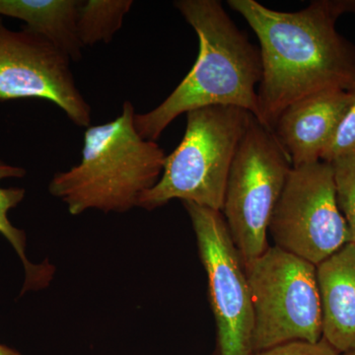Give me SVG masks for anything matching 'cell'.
<instances>
[{
    "label": "cell",
    "instance_id": "obj_12",
    "mask_svg": "<svg viewBox=\"0 0 355 355\" xmlns=\"http://www.w3.org/2000/svg\"><path fill=\"white\" fill-rule=\"evenodd\" d=\"M79 6L80 0H0V16L24 21L26 29L78 62L83 49L77 30Z\"/></svg>",
    "mask_w": 355,
    "mask_h": 355
},
{
    "label": "cell",
    "instance_id": "obj_2",
    "mask_svg": "<svg viewBox=\"0 0 355 355\" xmlns=\"http://www.w3.org/2000/svg\"><path fill=\"white\" fill-rule=\"evenodd\" d=\"M174 6L197 33L198 58L164 101L147 113L135 114L137 132L157 141L178 116L210 106L237 107L258 119L260 49L217 0H178Z\"/></svg>",
    "mask_w": 355,
    "mask_h": 355
},
{
    "label": "cell",
    "instance_id": "obj_8",
    "mask_svg": "<svg viewBox=\"0 0 355 355\" xmlns=\"http://www.w3.org/2000/svg\"><path fill=\"white\" fill-rule=\"evenodd\" d=\"M195 231L216 324L218 355H252L254 311L245 263L223 214L183 202Z\"/></svg>",
    "mask_w": 355,
    "mask_h": 355
},
{
    "label": "cell",
    "instance_id": "obj_19",
    "mask_svg": "<svg viewBox=\"0 0 355 355\" xmlns=\"http://www.w3.org/2000/svg\"><path fill=\"white\" fill-rule=\"evenodd\" d=\"M340 355H355V349L352 350H349V352H345V354H342Z\"/></svg>",
    "mask_w": 355,
    "mask_h": 355
},
{
    "label": "cell",
    "instance_id": "obj_14",
    "mask_svg": "<svg viewBox=\"0 0 355 355\" xmlns=\"http://www.w3.org/2000/svg\"><path fill=\"white\" fill-rule=\"evenodd\" d=\"M132 6V0H80L77 30L83 48L109 44Z\"/></svg>",
    "mask_w": 355,
    "mask_h": 355
},
{
    "label": "cell",
    "instance_id": "obj_6",
    "mask_svg": "<svg viewBox=\"0 0 355 355\" xmlns=\"http://www.w3.org/2000/svg\"><path fill=\"white\" fill-rule=\"evenodd\" d=\"M291 169L275 133L252 116L229 172L221 211L244 263L270 247V219Z\"/></svg>",
    "mask_w": 355,
    "mask_h": 355
},
{
    "label": "cell",
    "instance_id": "obj_17",
    "mask_svg": "<svg viewBox=\"0 0 355 355\" xmlns=\"http://www.w3.org/2000/svg\"><path fill=\"white\" fill-rule=\"evenodd\" d=\"M252 355H340L324 338L318 343L292 342Z\"/></svg>",
    "mask_w": 355,
    "mask_h": 355
},
{
    "label": "cell",
    "instance_id": "obj_1",
    "mask_svg": "<svg viewBox=\"0 0 355 355\" xmlns=\"http://www.w3.org/2000/svg\"><path fill=\"white\" fill-rule=\"evenodd\" d=\"M260 43L261 79L258 120L272 130L292 103L355 84V46L336 31V20L355 13V1L316 0L294 12L273 10L256 0H229Z\"/></svg>",
    "mask_w": 355,
    "mask_h": 355
},
{
    "label": "cell",
    "instance_id": "obj_10",
    "mask_svg": "<svg viewBox=\"0 0 355 355\" xmlns=\"http://www.w3.org/2000/svg\"><path fill=\"white\" fill-rule=\"evenodd\" d=\"M350 101L349 90L331 89L306 96L279 114L272 130L292 167L322 161Z\"/></svg>",
    "mask_w": 355,
    "mask_h": 355
},
{
    "label": "cell",
    "instance_id": "obj_16",
    "mask_svg": "<svg viewBox=\"0 0 355 355\" xmlns=\"http://www.w3.org/2000/svg\"><path fill=\"white\" fill-rule=\"evenodd\" d=\"M349 91L352 101L322 156L324 162L331 163L336 159L355 154V84Z\"/></svg>",
    "mask_w": 355,
    "mask_h": 355
},
{
    "label": "cell",
    "instance_id": "obj_5",
    "mask_svg": "<svg viewBox=\"0 0 355 355\" xmlns=\"http://www.w3.org/2000/svg\"><path fill=\"white\" fill-rule=\"evenodd\" d=\"M254 311L253 354L322 340L317 266L277 246L245 263Z\"/></svg>",
    "mask_w": 355,
    "mask_h": 355
},
{
    "label": "cell",
    "instance_id": "obj_9",
    "mask_svg": "<svg viewBox=\"0 0 355 355\" xmlns=\"http://www.w3.org/2000/svg\"><path fill=\"white\" fill-rule=\"evenodd\" d=\"M70 62L48 40L25 27L12 31L0 16V101L51 102L74 125L90 127L91 107L77 88Z\"/></svg>",
    "mask_w": 355,
    "mask_h": 355
},
{
    "label": "cell",
    "instance_id": "obj_4",
    "mask_svg": "<svg viewBox=\"0 0 355 355\" xmlns=\"http://www.w3.org/2000/svg\"><path fill=\"white\" fill-rule=\"evenodd\" d=\"M187 114L179 146L166 155L157 184L137 207L153 210L181 200L222 211L233 160L253 114L232 106H210Z\"/></svg>",
    "mask_w": 355,
    "mask_h": 355
},
{
    "label": "cell",
    "instance_id": "obj_11",
    "mask_svg": "<svg viewBox=\"0 0 355 355\" xmlns=\"http://www.w3.org/2000/svg\"><path fill=\"white\" fill-rule=\"evenodd\" d=\"M322 338L342 354L355 349V244L349 242L317 266Z\"/></svg>",
    "mask_w": 355,
    "mask_h": 355
},
{
    "label": "cell",
    "instance_id": "obj_7",
    "mask_svg": "<svg viewBox=\"0 0 355 355\" xmlns=\"http://www.w3.org/2000/svg\"><path fill=\"white\" fill-rule=\"evenodd\" d=\"M268 233L275 246L316 266L352 242L331 163L292 167Z\"/></svg>",
    "mask_w": 355,
    "mask_h": 355
},
{
    "label": "cell",
    "instance_id": "obj_18",
    "mask_svg": "<svg viewBox=\"0 0 355 355\" xmlns=\"http://www.w3.org/2000/svg\"><path fill=\"white\" fill-rule=\"evenodd\" d=\"M0 355H24L17 350L11 349V347H6V345L0 343Z\"/></svg>",
    "mask_w": 355,
    "mask_h": 355
},
{
    "label": "cell",
    "instance_id": "obj_13",
    "mask_svg": "<svg viewBox=\"0 0 355 355\" xmlns=\"http://www.w3.org/2000/svg\"><path fill=\"white\" fill-rule=\"evenodd\" d=\"M27 174L24 168L8 164L0 160V181L9 178L22 179ZM25 189L11 187L0 188V233L10 243L19 257L25 270V282L21 295L30 291H40L49 286L53 279L55 268L46 263L35 265L26 256V234L24 231L14 227L8 218L10 209L17 207L24 200Z\"/></svg>",
    "mask_w": 355,
    "mask_h": 355
},
{
    "label": "cell",
    "instance_id": "obj_15",
    "mask_svg": "<svg viewBox=\"0 0 355 355\" xmlns=\"http://www.w3.org/2000/svg\"><path fill=\"white\" fill-rule=\"evenodd\" d=\"M334 170L336 198L355 244V154L336 159L331 163Z\"/></svg>",
    "mask_w": 355,
    "mask_h": 355
},
{
    "label": "cell",
    "instance_id": "obj_3",
    "mask_svg": "<svg viewBox=\"0 0 355 355\" xmlns=\"http://www.w3.org/2000/svg\"><path fill=\"white\" fill-rule=\"evenodd\" d=\"M135 114L132 102L125 101L118 118L86 128L80 163L51 179V195L72 216L89 209L127 212L157 184L166 154L157 141L137 132Z\"/></svg>",
    "mask_w": 355,
    "mask_h": 355
}]
</instances>
